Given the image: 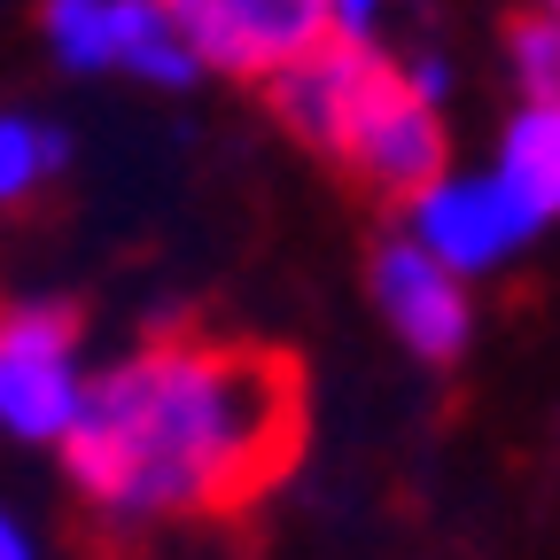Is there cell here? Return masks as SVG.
Returning <instances> with one entry per match:
<instances>
[{
    "label": "cell",
    "mask_w": 560,
    "mask_h": 560,
    "mask_svg": "<svg viewBox=\"0 0 560 560\" xmlns=\"http://www.w3.org/2000/svg\"><path fill=\"white\" fill-rule=\"evenodd\" d=\"M545 9H560V0H545Z\"/></svg>",
    "instance_id": "15"
},
{
    "label": "cell",
    "mask_w": 560,
    "mask_h": 560,
    "mask_svg": "<svg viewBox=\"0 0 560 560\" xmlns=\"http://www.w3.org/2000/svg\"><path fill=\"white\" fill-rule=\"evenodd\" d=\"M490 172L522 195V210H529L537 226L560 219V109L522 102L506 117V132H499V164H490Z\"/></svg>",
    "instance_id": "9"
},
{
    "label": "cell",
    "mask_w": 560,
    "mask_h": 560,
    "mask_svg": "<svg viewBox=\"0 0 560 560\" xmlns=\"http://www.w3.org/2000/svg\"><path fill=\"white\" fill-rule=\"evenodd\" d=\"M506 62H514V86L522 102L560 109V9H529L506 24Z\"/></svg>",
    "instance_id": "10"
},
{
    "label": "cell",
    "mask_w": 560,
    "mask_h": 560,
    "mask_svg": "<svg viewBox=\"0 0 560 560\" xmlns=\"http://www.w3.org/2000/svg\"><path fill=\"white\" fill-rule=\"evenodd\" d=\"M94 405V366L62 304H16L0 319V429L16 444H70Z\"/></svg>",
    "instance_id": "2"
},
{
    "label": "cell",
    "mask_w": 560,
    "mask_h": 560,
    "mask_svg": "<svg viewBox=\"0 0 560 560\" xmlns=\"http://www.w3.org/2000/svg\"><path fill=\"white\" fill-rule=\"evenodd\" d=\"M55 164H62V132L55 125L24 117V109L0 117V195H9V202H24L32 187H47Z\"/></svg>",
    "instance_id": "11"
},
{
    "label": "cell",
    "mask_w": 560,
    "mask_h": 560,
    "mask_svg": "<svg viewBox=\"0 0 560 560\" xmlns=\"http://www.w3.org/2000/svg\"><path fill=\"white\" fill-rule=\"evenodd\" d=\"M164 16L202 55V70L234 79H280L319 39H335V0H164Z\"/></svg>",
    "instance_id": "5"
},
{
    "label": "cell",
    "mask_w": 560,
    "mask_h": 560,
    "mask_svg": "<svg viewBox=\"0 0 560 560\" xmlns=\"http://www.w3.org/2000/svg\"><path fill=\"white\" fill-rule=\"evenodd\" d=\"M405 79H412V94H429V102H444V86H452V70H444L436 55H420V62L405 70Z\"/></svg>",
    "instance_id": "14"
},
{
    "label": "cell",
    "mask_w": 560,
    "mask_h": 560,
    "mask_svg": "<svg viewBox=\"0 0 560 560\" xmlns=\"http://www.w3.org/2000/svg\"><path fill=\"white\" fill-rule=\"evenodd\" d=\"M39 39L70 70H132L149 86H187L202 70V55L164 16V0H47Z\"/></svg>",
    "instance_id": "4"
},
{
    "label": "cell",
    "mask_w": 560,
    "mask_h": 560,
    "mask_svg": "<svg viewBox=\"0 0 560 560\" xmlns=\"http://www.w3.org/2000/svg\"><path fill=\"white\" fill-rule=\"evenodd\" d=\"M405 234L475 280V272H499L537 234V219L522 210V195L499 172H444L436 187L405 195Z\"/></svg>",
    "instance_id": "6"
},
{
    "label": "cell",
    "mask_w": 560,
    "mask_h": 560,
    "mask_svg": "<svg viewBox=\"0 0 560 560\" xmlns=\"http://www.w3.org/2000/svg\"><path fill=\"white\" fill-rule=\"evenodd\" d=\"M350 172L374 179V187H397V195H420L436 187L452 164H444V117L429 94H412V79L382 102V117L366 125V140L350 149Z\"/></svg>",
    "instance_id": "8"
},
{
    "label": "cell",
    "mask_w": 560,
    "mask_h": 560,
    "mask_svg": "<svg viewBox=\"0 0 560 560\" xmlns=\"http://www.w3.org/2000/svg\"><path fill=\"white\" fill-rule=\"evenodd\" d=\"M0 560H39V545H32V529H24V514H0Z\"/></svg>",
    "instance_id": "13"
},
{
    "label": "cell",
    "mask_w": 560,
    "mask_h": 560,
    "mask_svg": "<svg viewBox=\"0 0 560 560\" xmlns=\"http://www.w3.org/2000/svg\"><path fill=\"white\" fill-rule=\"evenodd\" d=\"M382 0H335V39H374Z\"/></svg>",
    "instance_id": "12"
},
{
    "label": "cell",
    "mask_w": 560,
    "mask_h": 560,
    "mask_svg": "<svg viewBox=\"0 0 560 560\" xmlns=\"http://www.w3.org/2000/svg\"><path fill=\"white\" fill-rule=\"evenodd\" d=\"M374 312L389 319V335L429 366H452L467 335H475V304H467V272H452L444 257H429L412 234L374 249Z\"/></svg>",
    "instance_id": "7"
},
{
    "label": "cell",
    "mask_w": 560,
    "mask_h": 560,
    "mask_svg": "<svg viewBox=\"0 0 560 560\" xmlns=\"http://www.w3.org/2000/svg\"><path fill=\"white\" fill-rule=\"evenodd\" d=\"M405 86V70L374 47V39H319L304 62H289L280 79H265L280 125H289L304 149L350 164V149L366 140V125L382 117V102Z\"/></svg>",
    "instance_id": "3"
},
{
    "label": "cell",
    "mask_w": 560,
    "mask_h": 560,
    "mask_svg": "<svg viewBox=\"0 0 560 560\" xmlns=\"http://www.w3.org/2000/svg\"><path fill=\"white\" fill-rule=\"evenodd\" d=\"M296 429L304 382L280 350L164 335L94 374L62 475L109 529H164L249 506L296 459Z\"/></svg>",
    "instance_id": "1"
}]
</instances>
